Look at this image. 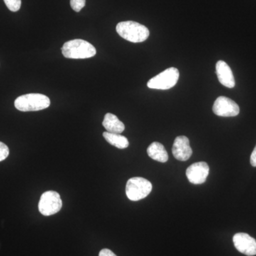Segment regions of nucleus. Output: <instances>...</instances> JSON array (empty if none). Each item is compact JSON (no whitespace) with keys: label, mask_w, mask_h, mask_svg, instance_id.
Here are the masks:
<instances>
[{"label":"nucleus","mask_w":256,"mask_h":256,"mask_svg":"<svg viewBox=\"0 0 256 256\" xmlns=\"http://www.w3.org/2000/svg\"><path fill=\"white\" fill-rule=\"evenodd\" d=\"M116 32L124 40L132 43H140L148 40L150 31L141 24L133 21L121 22L116 26Z\"/></svg>","instance_id":"f257e3e1"},{"label":"nucleus","mask_w":256,"mask_h":256,"mask_svg":"<svg viewBox=\"0 0 256 256\" xmlns=\"http://www.w3.org/2000/svg\"><path fill=\"white\" fill-rule=\"evenodd\" d=\"M62 52L64 57L74 60L92 58L96 54L95 47L88 42L82 40H73L66 42Z\"/></svg>","instance_id":"f03ea898"},{"label":"nucleus","mask_w":256,"mask_h":256,"mask_svg":"<svg viewBox=\"0 0 256 256\" xmlns=\"http://www.w3.org/2000/svg\"><path fill=\"white\" fill-rule=\"evenodd\" d=\"M50 99L40 94H28L18 96L14 101V106L18 110L31 112L46 109L50 107Z\"/></svg>","instance_id":"7ed1b4c3"},{"label":"nucleus","mask_w":256,"mask_h":256,"mask_svg":"<svg viewBox=\"0 0 256 256\" xmlns=\"http://www.w3.org/2000/svg\"><path fill=\"white\" fill-rule=\"evenodd\" d=\"M152 185L150 182L142 178H132L126 184V195L131 201H139L150 194Z\"/></svg>","instance_id":"20e7f679"},{"label":"nucleus","mask_w":256,"mask_h":256,"mask_svg":"<svg viewBox=\"0 0 256 256\" xmlns=\"http://www.w3.org/2000/svg\"><path fill=\"white\" fill-rule=\"evenodd\" d=\"M180 72L176 68L171 67L153 77L148 82V87L151 89L168 90L178 84Z\"/></svg>","instance_id":"39448f33"},{"label":"nucleus","mask_w":256,"mask_h":256,"mask_svg":"<svg viewBox=\"0 0 256 256\" xmlns=\"http://www.w3.org/2000/svg\"><path fill=\"white\" fill-rule=\"evenodd\" d=\"M62 198L58 192L48 191L42 194L38 202V210L42 215L48 216L58 213L62 210Z\"/></svg>","instance_id":"423d86ee"},{"label":"nucleus","mask_w":256,"mask_h":256,"mask_svg":"<svg viewBox=\"0 0 256 256\" xmlns=\"http://www.w3.org/2000/svg\"><path fill=\"white\" fill-rule=\"evenodd\" d=\"M214 114L220 117H235L240 112L236 102L225 96H220L213 106Z\"/></svg>","instance_id":"0eeeda50"},{"label":"nucleus","mask_w":256,"mask_h":256,"mask_svg":"<svg viewBox=\"0 0 256 256\" xmlns=\"http://www.w3.org/2000/svg\"><path fill=\"white\" fill-rule=\"evenodd\" d=\"M208 174L210 166L205 162H200L190 165L186 172L188 181L194 184L204 183Z\"/></svg>","instance_id":"6e6552de"},{"label":"nucleus","mask_w":256,"mask_h":256,"mask_svg":"<svg viewBox=\"0 0 256 256\" xmlns=\"http://www.w3.org/2000/svg\"><path fill=\"white\" fill-rule=\"evenodd\" d=\"M236 248L239 252L248 256L256 255V240L255 238L245 233L236 234L233 237Z\"/></svg>","instance_id":"1a4fd4ad"},{"label":"nucleus","mask_w":256,"mask_h":256,"mask_svg":"<svg viewBox=\"0 0 256 256\" xmlns=\"http://www.w3.org/2000/svg\"><path fill=\"white\" fill-rule=\"evenodd\" d=\"M172 153L174 158L180 161H186L190 159L192 154V150L188 138L182 136L175 138Z\"/></svg>","instance_id":"9d476101"},{"label":"nucleus","mask_w":256,"mask_h":256,"mask_svg":"<svg viewBox=\"0 0 256 256\" xmlns=\"http://www.w3.org/2000/svg\"><path fill=\"white\" fill-rule=\"evenodd\" d=\"M216 72L218 80L224 86L232 88L235 87V79L230 66L224 60H218L216 64Z\"/></svg>","instance_id":"9b49d317"},{"label":"nucleus","mask_w":256,"mask_h":256,"mask_svg":"<svg viewBox=\"0 0 256 256\" xmlns=\"http://www.w3.org/2000/svg\"><path fill=\"white\" fill-rule=\"evenodd\" d=\"M102 126L107 132L120 134L124 130V124L117 116L112 114H106L104 117Z\"/></svg>","instance_id":"f8f14e48"},{"label":"nucleus","mask_w":256,"mask_h":256,"mask_svg":"<svg viewBox=\"0 0 256 256\" xmlns=\"http://www.w3.org/2000/svg\"><path fill=\"white\" fill-rule=\"evenodd\" d=\"M148 156L152 159L160 162H166L168 160V152L165 150L164 146L161 143L154 142L152 143L150 146H148Z\"/></svg>","instance_id":"ddd939ff"},{"label":"nucleus","mask_w":256,"mask_h":256,"mask_svg":"<svg viewBox=\"0 0 256 256\" xmlns=\"http://www.w3.org/2000/svg\"><path fill=\"white\" fill-rule=\"evenodd\" d=\"M102 136L108 142L119 149H124L129 146V142H128L127 138L124 136H121L120 134L104 132Z\"/></svg>","instance_id":"4468645a"},{"label":"nucleus","mask_w":256,"mask_h":256,"mask_svg":"<svg viewBox=\"0 0 256 256\" xmlns=\"http://www.w3.org/2000/svg\"><path fill=\"white\" fill-rule=\"evenodd\" d=\"M5 4L12 12H18L21 8L22 0H4Z\"/></svg>","instance_id":"2eb2a0df"},{"label":"nucleus","mask_w":256,"mask_h":256,"mask_svg":"<svg viewBox=\"0 0 256 256\" xmlns=\"http://www.w3.org/2000/svg\"><path fill=\"white\" fill-rule=\"evenodd\" d=\"M70 4L74 11L79 12L85 6L86 0H70Z\"/></svg>","instance_id":"dca6fc26"},{"label":"nucleus","mask_w":256,"mask_h":256,"mask_svg":"<svg viewBox=\"0 0 256 256\" xmlns=\"http://www.w3.org/2000/svg\"><path fill=\"white\" fill-rule=\"evenodd\" d=\"M9 154V148L4 143L0 142V162L6 159Z\"/></svg>","instance_id":"f3484780"},{"label":"nucleus","mask_w":256,"mask_h":256,"mask_svg":"<svg viewBox=\"0 0 256 256\" xmlns=\"http://www.w3.org/2000/svg\"><path fill=\"white\" fill-rule=\"evenodd\" d=\"M99 256H117L114 252H111L109 249L105 248L101 250L99 252Z\"/></svg>","instance_id":"a211bd4d"},{"label":"nucleus","mask_w":256,"mask_h":256,"mask_svg":"<svg viewBox=\"0 0 256 256\" xmlns=\"http://www.w3.org/2000/svg\"><path fill=\"white\" fill-rule=\"evenodd\" d=\"M250 164L252 166H256V146L254 148V151L252 152V156H250Z\"/></svg>","instance_id":"6ab92c4d"}]
</instances>
